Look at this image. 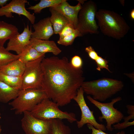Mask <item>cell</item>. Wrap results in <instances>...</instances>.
Returning <instances> with one entry per match:
<instances>
[{"label":"cell","mask_w":134,"mask_h":134,"mask_svg":"<svg viewBox=\"0 0 134 134\" xmlns=\"http://www.w3.org/2000/svg\"><path fill=\"white\" fill-rule=\"evenodd\" d=\"M41 66L43 73L41 88L48 98L59 106L69 103L84 81L82 69L73 67L65 57L44 58Z\"/></svg>","instance_id":"6da1fadb"},{"label":"cell","mask_w":134,"mask_h":134,"mask_svg":"<svg viewBox=\"0 0 134 134\" xmlns=\"http://www.w3.org/2000/svg\"><path fill=\"white\" fill-rule=\"evenodd\" d=\"M96 18L101 32L115 39H119L123 37L130 29L124 19L113 11L99 9L96 13Z\"/></svg>","instance_id":"7a4b0ae2"},{"label":"cell","mask_w":134,"mask_h":134,"mask_svg":"<svg viewBox=\"0 0 134 134\" xmlns=\"http://www.w3.org/2000/svg\"><path fill=\"white\" fill-rule=\"evenodd\" d=\"M124 87L121 81L106 78L84 81L81 86L84 93L91 95L94 100L100 102L111 98L121 91Z\"/></svg>","instance_id":"3957f363"},{"label":"cell","mask_w":134,"mask_h":134,"mask_svg":"<svg viewBox=\"0 0 134 134\" xmlns=\"http://www.w3.org/2000/svg\"><path fill=\"white\" fill-rule=\"evenodd\" d=\"M47 98H48L47 94L42 88L21 89L17 97L9 104L16 114H20L25 111L31 112Z\"/></svg>","instance_id":"277c9868"},{"label":"cell","mask_w":134,"mask_h":134,"mask_svg":"<svg viewBox=\"0 0 134 134\" xmlns=\"http://www.w3.org/2000/svg\"><path fill=\"white\" fill-rule=\"evenodd\" d=\"M59 106L55 102L47 98L36 105L30 112L34 117L42 120L65 119L71 123L77 121L74 113L63 111Z\"/></svg>","instance_id":"5b68a950"},{"label":"cell","mask_w":134,"mask_h":134,"mask_svg":"<svg viewBox=\"0 0 134 134\" xmlns=\"http://www.w3.org/2000/svg\"><path fill=\"white\" fill-rule=\"evenodd\" d=\"M97 11V4L91 0L82 5L78 15L76 29L82 36L88 33H99V28L95 20Z\"/></svg>","instance_id":"8992f818"},{"label":"cell","mask_w":134,"mask_h":134,"mask_svg":"<svg viewBox=\"0 0 134 134\" xmlns=\"http://www.w3.org/2000/svg\"><path fill=\"white\" fill-rule=\"evenodd\" d=\"M87 98L91 103L101 111L102 116L99 117V121H102V119H105L106 122L105 127L106 129L112 131L113 128L112 125L119 123L124 117L123 113L114 107L115 103L122 100V98L118 97L112 99L110 102L105 103H101L94 100L90 95L87 96Z\"/></svg>","instance_id":"52a82bcc"},{"label":"cell","mask_w":134,"mask_h":134,"mask_svg":"<svg viewBox=\"0 0 134 134\" xmlns=\"http://www.w3.org/2000/svg\"><path fill=\"white\" fill-rule=\"evenodd\" d=\"M44 58H41L25 64V70L22 77L21 89L42 88L43 73L41 63Z\"/></svg>","instance_id":"ba28073f"},{"label":"cell","mask_w":134,"mask_h":134,"mask_svg":"<svg viewBox=\"0 0 134 134\" xmlns=\"http://www.w3.org/2000/svg\"><path fill=\"white\" fill-rule=\"evenodd\" d=\"M21 120V126L25 134H53L52 120H43L25 111Z\"/></svg>","instance_id":"9c48e42d"},{"label":"cell","mask_w":134,"mask_h":134,"mask_svg":"<svg viewBox=\"0 0 134 134\" xmlns=\"http://www.w3.org/2000/svg\"><path fill=\"white\" fill-rule=\"evenodd\" d=\"M84 93L81 87L78 89L77 94L73 99L78 104L81 112L80 119L76 121L78 127L80 128L86 124H90L97 129L105 131L106 129L104 125L97 121L94 115V111H91L87 105L84 98Z\"/></svg>","instance_id":"30bf717a"},{"label":"cell","mask_w":134,"mask_h":134,"mask_svg":"<svg viewBox=\"0 0 134 134\" xmlns=\"http://www.w3.org/2000/svg\"><path fill=\"white\" fill-rule=\"evenodd\" d=\"M28 2L27 0H12L2 7H0V16H5L7 18L12 17V13L26 17L33 25L35 23V17L31 13L25 8V4Z\"/></svg>","instance_id":"8fae6325"},{"label":"cell","mask_w":134,"mask_h":134,"mask_svg":"<svg viewBox=\"0 0 134 134\" xmlns=\"http://www.w3.org/2000/svg\"><path fill=\"white\" fill-rule=\"evenodd\" d=\"M32 31L29 25L25 27L23 32L19 33L9 40L6 49L15 52L17 55L21 54L25 48L30 44Z\"/></svg>","instance_id":"7c38bea8"},{"label":"cell","mask_w":134,"mask_h":134,"mask_svg":"<svg viewBox=\"0 0 134 134\" xmlns=\"http://www.w3.org/2000/svg\"><path fill=\"white\" fill-rule=\"evenodd\" d=\"M82 6V5L79 2L76 5L73 6L70 5L67 0H64L62 2L56 6L50 8L62 14L74 28L76 29L77 26L78 15Z\"/></svg>","instance_id":"4fadbf2b"},{"label":"cell","mask_w":134,"mask_h":134,"mask_svg":"<svg viewBox=\"0 0 134 134\" xmlns=\"http://www.w3.org/2000/svg\"><path fill=\"white\" fill-rule=\"evenodd\" d=\"M33 27L34 31L32 32V38L48 40L54 34L49 17L42 19L37 23H34Z\"/></svg>","instance_id":"5bb4252c"},{"label":"cell","mask_w":134,"mask_h":134,"mask_svg":"<svg viewBox=\"0 0 134 134\" xmlns=\"http://www.w3.org/2000/svg\"><path fill=\"white\" fill-rule=\"evenodd\" d=\"M30 45L37 51L45 54L50 52L57 55L62 51L53 41L43 40L31 38Z\"/></svg>","instance_id":"9a60e30c"},{"label":"cell","mask_w":134,"mask_h":134,"mask_svg":"<svg viewBox=\"0 0 134 134\" xmlns=\"http://www.w3.org/2000/svg\"><path fill=\"white\" fill-rule=\"evenodd\" d=\"M25 67L26 64L19 59L0 68V72L7 75L22 77Z\"/></svg>","instance_id":"2e32d148"},{"label":"cell","mask_w":134,"mask_h":134,"mask_svg":"<svg viewBox=\"0 0 134 134\" xmlns=\"http://www.w3.org/2000/svg\"><path fill=\"white\" fill-rule=\"evenodd\" d=\"M49 10L51 14L50 20L53 27L54 34H59L63 28L70 23L64 15L59 12L50 7Z\"/></svg>","instance_id":"e0dca14e"},{"label":"cell","mask_w":134,"mask_h":134,"mask_svg":"<svg viewBox=\"0 0 134 134\" xmlns=\"http://www.w3.org/2000/svg\"><path fill=\"white\" fill-rule=\"evenodd\" d=\"M19 33L16 26L3 21H0V46L4 47L7 40Z\"/></svg>","instance_id":"ac0fdd59"},{"label":"cell","mask_w":134,"mask_h":134,"mask_svg":"<svg viewBox=\"0 0 134 134\" xmlns=\"http://www.w3.org/2000/svg\"><path fill=\"white\" fill-rule=\"evenodd\" d=\"M20 90L12 87L0 80V102L6 103L15 99Z\"/></svg>","instance_id":"d6986e66"},{"label":"cell","mask_w":134,"mask_h":134,"mask_svg":"<svg viewBox=\"0 0 134 134\" xmlns=\"http://www.w3.org/2000/svg\"><path fill=\"white\" fill-rule=\"evenodd\" d=\"M45 54L39 52L30 44L23 51L19 59L26 64L40 58H44Z\"/></svg>","instance_id":"ffe728a7"},{"label":"cell","mask_w":134,"mask_h":134,"mask_svg":"<svg viewBox=\"0 0 134 134\" xmlns=\"http://www.w3.org/2000/svg\"><path fill=\"white\" fill-rule=\"evenodd\" d=\"M127 109V113L129 114L128 116L124 117L123 119L124 122L121 123H119L114 125V128L116 130H121L134 125V121L132 122H129L131 119H134V106L131 104H128L126 106Z\"/></svg>","instance_id":"44dd1931"},{"label":"cell","mask_w":134,"mask_h":134,"mask_svg":"<svg viewBox=\"0 0 134 134\" xmlns=\"http://www.w3.org/2000/svg\"><path fill=\"white\" fill-rule=\"evenodd\" d=\"M0 80L12 87L19 90L22 89V77L7 75L0 72Z\"/></svg>","instance_id":"7402d4cb"},{"label":"cell","mask_w":134,"mask_h":134,"mask_svg":"<svg viewBox=\"0 0 134 134\" xmlns=\"http://www.w3.org/2000/svg\"><path fill=\"white\" fill-rule=\"evenodd\" d=\"M64 0H41L36 4L29 6L28 9L33 10L35 13H40L43 9L56 6L62 2Z\"/></svg>","instance_id":"603a6c76"},{"label":"cell","mask_w":134,"mask_h":134,"mask_svg":"<svg viewBox=\"0 0 134 134\" xmlns=\"http://www.w3.org/2000/svg\"><path fill=\"white\" fill-rule=\"evenodd\" d=\"M20 55H15L10 52L4 47L0 46V68L11 62L19 59Z\"/></svg>","instance_id":"cb8c5ba5"},{"label":"cell","mask_w":134,"mask_h":134,"mask_svg":"<svg viewBox=\"0 0 134 134\" xmlns=\"http://www.w3.org/2000/svg\"><path fill=\"white\" fill-rule=\"evenodd\" d=\"M51 121L53 134H70V128L64 123L62 120L54 119Z\"/></svg>","instance_id":"d4e9b609"},{"label":"cell","mask_w":134,"mask_h":134,"mask_svg":"<svg viewBox=\"0 0 134 134\" xmlns=\"http://www.w3.org/2000/svg\"><path fill=\"white\" fill-rule=\"evenodd\" d=\"M82 36L79 31L77 29L72 33L62 38H59L57 43L60 45L65 46L71 45L77 37Z\"/></svg>","instance_id":"484cf974"},{"label":"cell","mask_w":134,"mask_h":134,"mask_svg":"<svg viewBox=\"0 0 134 134\" xmlns=\"http://www.w3.org/2000/svg\"><path fill=\"white\" fill-rule=\"evenodd\" d=\"M95 61L97 65V70L100 71L101 69L105 68L110 72H111L109 68V66L108 64V61L106 59L99 56Z\"/></svg>","instance_id":"4316f807"},{"label":"cell","mask_w":134,"mask_h":134,"mask_svg":"<svg viewBox=\"0 0 134 134\" xmlns=\"http://www.w3.org/2000/svg\"><path fill=\"white\" fill-rule=\"evenodd\" d=\"M75 29L73 26L70 23L66 25L59 34V38L65 36L73 33Z\"/></svg>","instance_id":"83f0119b"},{"label":"cell","mask_w":134,"mask_h":134,"mask_svg":"<svg viewBox=\"0 0 134 134\" xmlns=\"http://www.w3.org/2000/svg\"><path fill=\"white\" fill-rule=\"evenodd\" d=\"M71 66L76 69H82L83 64V61L79 56L75 55L71 59L70 62Z\"/></svg>","instance_id":"f1b7e54d"},{"label":"cell","mask_w":134,"mask_h":134,"mask_svg":"<svg viewBox=\"0 0 134 134\" xmlns=\"http://www.w3.org/2000/svg\"><path fill=\"white\" fill-rule=\"evenodd\" d=\"M85 50L88 53L89 57L93 60L95 61L99 56L98 53L91 46L86 47Z\"/></svg>","instance_id":"f546056e"},{"label":"cell","mask_w":134,"mask_h":134,"mask_svg":"<svg viewBox=\"0 0 134 134\" xmlns=\"http://www.w3.org/2000/svg\"><path fill=\"white\" fill-rule=\"evenodd\" d=\"M87 126L88 128L92 131V132L91 134H108L101 130L95 128L90 124H87ZM115 134H125V133L124 131H122Z\"/></svg>","instance_id":"4dcf8cb0"},{"label":"cell","mask_w":134,"mask_h":134,"mask_svg":"<svg viewBox=\"0 0 134 134\" xmlns=\"http://www.w3.org/2000/svg\"><path fill=\"white\" fill-rule=\"evenodd\" d=\"M8 0H0V7H2L5 5Z\"/></svg>","instance_id":"1f68e13d"},{"label":"cell","mask_w":134,"mask_h":134,"mask_svg":"<svg viewBox=\"0 0 134 134\" xmlns=\"http://www.w3.org/2000/svg\"><path fill=\"white\" fill-rule=\"evenodd\" d=\"M125 75L131 78L132 81H134V73H125Z\"/></svg>","instance_id":"d6a6232c"},{"label":"cell","mask_w":134,"mask_h":134,"mask_svg":"<svg viewBox=\"0 0 134 134\" xmlns=\"http://www.w3.org/2000/svg\"><path fill=\"white\" fill-rule=\"evenodd\" d=\"M130 16L133 20H134V9H133L131 11Z\"/></svg>","instance_id":"836d02e7"},{"label":"cell","mask_w":134,"mask_h":134,"mask_svg":"<svg viewBox=\"0 0 134 134\" xmlns=\"http://www.w3.org/2000/svg\"><path fill=\"white\" fill-rule=\"evenodd\" d=\"M1 129L0 125V134H1Z\"/></svg>","instance_id":"e575fe53"},{"label":"cell","mask_w":134,"mask_h":134,"mask_svg":"<svg viewBox=\"0 0 134 134\" xmlns=\"http://www.w3.org/2000/svg\"><path fill=\"white\" fill-rule=\"evenodd\" d=\"M0 119L1 118V117H0Z\"/></svg>","instance_id":"d590c367"}]
</instances>
